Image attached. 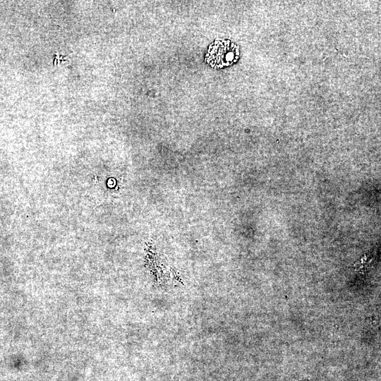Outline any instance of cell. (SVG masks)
<instances>
[{
  "label": "cell",
  "mask_w": 381,
  "mask_h": 381,
  "mask_svg": "<svg viewBox=\"0 0 381 381\" xmlns=\"http://www.w3.org/2000/svg\"><path fill=\"white\" fill-rule=\"evenodd\" d=\"M239 54L236 44L229 40L218 39L209 46L205 61L212 68H222L236 63Z\"/></svg>",
  "instance_id": "6da1fadb"
}]
</instances>
